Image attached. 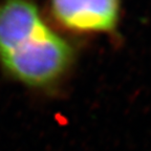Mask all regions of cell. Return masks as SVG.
Segmentation results:
<instances>
[{"mask_svg": "<svg viewBox=\"0 0 151 151\" xmlns=\"http://www.w3.org/2000/svg\"><path fill=\"white\" fill-rule=\"evenodd\" d=\"M56 20L76 32L108 33L116 26L120 0H50Z\"/></svg>", "mask_w": 151, "mask_h": 151, "instance_id": "cell-2", "label": "cell"}, {"mask_svg": "<svg viewBox=\"0 0 151 151\" xmlns=\"http://www.w3.org/2000/svg\"><path fill=\"white\" fill-rule=\"evenodd\" d=\"M73 59V47L47 26L32 0L0 2V65L7 75L31 87H50Z\"/></svg>", "mask_w": 151, "mask_h": 151, "instance_id": "cell-1", "label": "cell"}]
</instances>
